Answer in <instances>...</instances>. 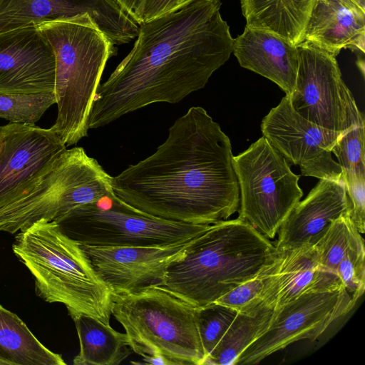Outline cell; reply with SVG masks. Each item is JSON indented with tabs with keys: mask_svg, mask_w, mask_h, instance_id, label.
<instances>
[{
	"mask_svg": "<svg viewBox=\"0 0 365 365\" xmlns=\"http://www.w3.org/2000/svg\"><path fill=\"white\" fill-rule=\"evenodd\" d=\"M220 0H196L139 24L133 47L96 91L89 128L203 88L229 59L234 38Z\"/></svg>",
	"mask_w": 365,
	"mask_h": 365,
	"instance_id": "cell-1",
	"label": "cell"
},
{
	"mask_svg": "<svg viewBox=\"0 0 365 365\" xmlns=\"http://www.w3.org/2000/svg\"><path fill=\"white\" fill-rule=\"evenodd\" d=\"M113 193L148 215L211 225L238 210L229 137L202 107L178 118L151 155L113 177Z\"/></svg>",
	"mask_w": 365,
	"mask_h": 365,
	"instance_id": "cell-2",
	"label": "cell"
},
{
	"mask_svg": "<svg viewBox=\"0 0 365 365\" xmlns=\"http://www.w3.org/2000/svg\"><path fill=\"white\" fill-rule=\"evenodd\" d=\"M277 254L268 238L248 223L239 218L222 220L195 237L154 287L202 307L259 275Z\"/></svg>",
	"mask_w": 365,
	"mask_h": 365,
	"instance_id": "cell-3",
	"label": "cell"
},
{
	"mask_svg": "<svg viewBox=\"0 0 365 365\" xmlns=\"http://www.w3.org/2000/svg\"><path fill=\"white\" fill-rule=\"evenodd\" d=\"M19 232L12 250L32 274L36 294L64 304L71 318L86 314L110 324L113 292L79 244L45 219Z\"/></svg>",
	"mask_w": 365,
	"mask_h": 365,
	"instance_id": "cell-4",
	"label": "cell"
},
{
	"mask_svg": "<svg viewBox=\"0 0 365 365\" xmlns=\"http://www.w3.org/2000/svg\"><path fill=\"white\" fill-rule=\"evenodd\" d=\"M36 26L55 55L58 114L51 128L66 146L76 145L88 136L96 91L116 48L88 14Z\"/></svg>",
	"mask_w": 365,
	"mask_h": 365,
	"instance_id": "cell-5",
	"label": "cell"
},
{
	"mask_svg": "<svg viewBox=\"0 0 365 365\" xmlns=\"http://www.w3.org/2000/svg\"><path fill=\"white\" fill-rule=\"evenodd\" d=\"M195 307L157 287L113 293L111 314L123 327L132 351L167 365H202L206 356Z\"/></svg>",
	"mask_w": 365,
	"mask_h": 365,
	"instance_id": "cell-6",
	"label": "cell"
},
{
	"mask_svg": "<svg viewBox=\"0 0 365 365\" xmlns=\"http://www.w3.org/2000/svg\"><path fill=\"white\" fill-rule=\"evenodd\" d=\"M113 177L81 147L66 149L14 202L0 208V231L14 234L34 222L53 221L113 192Z\"/></svg>",
	"mask_w": 365,
	"mask_h": 365,
	"instance_id": "cell-7",
	"label": "cell"
},
{
	"mask_svg": "<svg viewBox=\"0 0 365 365\" xmlns=\"http://www.w3.org/2000/svg\"><path fill=\"white\" fill-rule=\"evenodd\" d=\"M53 221L79 245L107 247H166L192 240L210 226L144 214L113 192L99 202L78 206Z\"/></svg>",
	"mask_w": 365,
	"mask_h": 365,
	"instance_id": "cell-8",
	"label": "cell"
},
{
	"mask_svg": "<svg viewBox=\"0 0 365 365\" xmlns=\"http://www.w3.org/2000/svg\"><path fill=\"white\" fill-rule=\"evenodd\" d=\"M233 164L240 187L237 218L273 239L303 196L299 176L264 136L233 156Z\"/></svg>",
	"mask_w": 365,
	"mask_h": 365,
	"instance_id": "cell-9",
	"label": "cell"
},
{
	"mask_svg": "<svg viewBox=\"0 0 365 365\" xmlns=\"http://www.w3.org/2000/svg\"><path fill=\"white\" fill-rule=\"evenodd\" d=\"M297 48L298 71L289 96L292 108L307 120L334 132L365 125L364 115L342 79L336 55L306 41Z\"/></svg>",
	"mask_w": 365,
	"mask_h": 365,
	"instance_id": "cell-10",
	"label": "cell"
},
{
	"mask_svg": "<svg viewBox=\"0 0 365 365\" xmlns=\"http://www.w3.org/2000/svg\"><path fill=\"white\" fill-rule=\"evenodd\" d=\"M355 304L343 285L300 295L273 309L267 330L243 351L235 365L256 364L293 342L316 339Z\"/></svg>",
	"mask_w": 365,
	"mask_h": 365,
	"instance_id": "cell-11",
	"label": "cell"
},
{
	"mask_svg": "<svg viewBox=\"0 0 365 365\" xmlns=\"http://www.w3.org/2000/svg\"><path fill=\"white\" fill-rule=\"evenodd\" d=\"M261 130L268 142L301 173L321 179L344 180L342 169L331 149L342 133L317 125L299 115L289 96L282 98L262 120Z\"/></svg>",
	"mask_w": 365,
	"mask_h": 365,
	"instance_id": "cell-12",
	"label": "cell"
},
{
	"mask_svg": "<svg viewBox=\"0 0 365 365\" xmlns=\"http://www.w3.org/2000/svg\"><path fill=\"white\" fill-rule=\"evenodd\" d=\"M51 127L11 123L0 126V208L16 200L66 148Z\"/></svg>",
	"mask_w": 365,
	"mask_h": 365,
	"instance_id": "cell-13",
	"label": "cell"
},
{
	"mask_svg": "<svg viewBox=\"0 0 365 365\" xmlns=\"http://www.w3.org/2000/svg\"><path fill=\"white\" fill-rule=\"evenodd\" d=\"M88 14L115 45L138 34V24L115 0H0V33Z\"/></svg>",
	"mask_w": 365,
	"mask_h": 365,
	"instance_id": "cell-14",
	"label": "cell"
},
{
	"mask_svg": "<svg viewBox=\"0 0 365 365\" xmlns=\"http://www.w3.org/2000/svg\"><path fill=\"white\" fill-rule=\"evenodd\" d=\"M53 50L36 26L0 33V95H36L55 90Z\"/></svg>",
	"mask_w": 365,
	"mask_h": 365,
	"instance_id": "cell-15",
	"label": "cell"
},
{
	"mask_svg": "<svg viewBox=\"0 0 365 365\" xmlns=\"http://www.w3.org/2000/svg\"><path fill=\"white\" fill-rule=\"evenodd\" d=\"M193 239L166 247L79 245L100 278L113 293L119 294L160 284L168 266L183 254Z\"/></svg>",
	"mask_w": 365,
	"mask_h": 365,
	"instance_id": "cell-16",
	"label": "cell"
},
{
	"mask_svg": "<svg viewBox=\"0 0 365 365\" xmlns=\"http://www.w3.org/2000/svg\"><path fill=\"white\" fill-rule=\"evenodd\" d=\"M344 180L321 179L299 201L279 229L274 245L277 252L316 245L331 223L349 212Z\"/></svg>",
	"mask_w": 365,
	"mask_h": 365,
	"instance_id": "cell-17",
	"label": "cell"
},
{
	"mask_svg": "<svg viewBox=\"0 0 365 365\" xmlns=\"http://www.w3.org/2000/svg\"><path fill=\"white\" fill-rule=\"evenodd\" d=\"M267 278L262 304L273 309L303 294L335 289L343 285L336 274L322 267L316 245L277 252L267 269Z\"/></svg>",
	"mask_w": 365,
	"mask_h": 365,
	"instance_id": "cell-18",
	"label": "cell"
},
{
	"mask_svg": "<svg viewBox=\"0 0 365 365\" xmlns=\"http://www.w3.org/2000/svg\"><path fill=\"white\" fill-rule=\"evenodd\" d=\"M240 65L275 83L290 96L294 91L299 56L297 46L270 31L245 26L233 41Z\"/></svg>",
	"mask_w": 365,
	"mask_h": 365,
	"instance_id": "cell-19",
	"label": "cell"
},
{
	"mask_svg": "<svg viewBox=\"0 0 365 365\" xmlns=\"http://www.w3.org/2000/svg\"><path fill=\"white\" fill-rule=\"evenodd\" d=\"M304 41L336 56L342 48L364 52L365 13L337 0H314Z\"/></svg>",
	"mask_w": 365,
	"mask_h": 365,
	"instance_id": "cell-20",
	"label": "cell"
},
{
	"mask_svg": "<svg viewBox=\"0 0 365 365\" xmlns=\"http://www.w3.org/2000/svg\"><path fill=\"white\" fill-rule=\"evenodd\" d=\"M240 2L247 26L274 33L294 46L304 41L314 0H241Z\"/></svg>",
	"mask_w": 365,
	"mask_h": 365,
	"instance_id": "cell-21",
	"label": "cell"
},
{
	"mask_svg": "<svg viewBox=\"0 0 365 365\" xmlns=\"http://www.w3.org/2000/svg\"><path fill=\"white\" fill-rule=\"evenodd\" d=\"M77 330L80 351L75 365H117L130 354L125 333H120L93 317H72Z\"/></svg>",
	"mask_w": 365,
	"mask_h": 365,
	"instance_id": "cell-22",
	"label": "cell"
},
{
	"mask_svg": "<svg viewBox=\"0 0 365 365\" xmlns=\"http://www.w3.org/2000/svg\"><path fill=\"white\" fill-rule=\"evenodd\" d=\"M61 355L44 346L26 324L0 304V365H65Z\"/></svg>",
	"mask_w": 365,
	"mask_h": 365,
	"instance_id": "cell-23",
	"label": "cell"
},
{
	"mask_svg": "<svg viewBox=\"0 0 365 365\" xmlns=\"http://www.w3.org/2000/svg\"><path fill=\"white\" fill-rule=\"evenodd\" d=\"M273 309L261 304L248 312H237L205 364L235 365L238 356L268 328Z\"/></svg>",
	"mask_w": 365,
	"mask_h": 365,
	"instance_id": "cell-24",
	"label": "cell"
},
{
	"mask_svg": "<svg viewBox=\"0 0 365 365\" xmlns=\"http://www.w3.org/2000/svg\"><path fill=\"white\" fill-rule=\"evenodd\" d=\"M55 93L0 95V118L11 123L35 124L56 103Z\"/></svg>",
	"mask_w": 365,
	"mask_h": 365,
	"instance_id": "cell-25",
	"label": "cell"
},
{
	"mask_svg": "<svg viewBox=\"0 0 365 365\" xmlns=\"http://www.w3.org/2000/svg\"><path fill=\"white\" fill-rule=\"evenodd\" d=\"M195 314L207 359L233 322L237 312L213 302L195 307Z\"/></svg>",
	"mask_w": 365,
	"mask_h": 365,
	"instance_id": "cell-26",
	"label": "cell"
},
{
	"mask_svg": "<svg viewBox=\"0 0 365 365\" xmlns=\"http://www.w3.org/2000/svg\"><path fill=\"white\" fill-rule=\"evenodd\" d=\"M355 230L349 212L340 216L331 223L316 245L320 264L324 269L336 274L338 265L346 253Z\"/></svg>",
	"mask_w": 365,
	"mask_h": 365,
	"instance_id": "cell-27",
	"label": "cell"
},
{
	"mask_svg": "<svg viewBox=\"0 0 365 365\" xmlns=\"http://www.w3.org/2000/svg\"><path fill=\"white\" fill-rule=\"evenodd\" d=\"M364 242L356 229L346 253L336 269L343 286L356 303L365 288Z\"/></svg>",
	"mask_w": 365,
	"mask_h": 365,
	"instance_id": "cell-28",
	"label": "cell"
},
{
	"mask_svg": "<svg viewBox=\"0 0 365 365\" xmlns=\"http://www.w3.org/2000/svg\"><path fill=\"white\" fill-rule=\"evenodd\" d=\"M365 125H357L342 133L331 153L338 159L343 176L365 177Z\"/></svg>",
	"mask_w": 365,
	"mask_h": 365,
	"instance_id": "cell-29",
	"label": "cell"
},
{
	"mask_svg": "<svg viewBox=\"0 0 365 365\" xmlns=\"http://www.w3.org/2000/svg\"><path fill=\"white\" fill-rule=\"evenodd\" d=\"M269 267L255 277L235 287L215 302L232 308L237 312L255 310L261 304L264 295Z\"/></svg>",
	"mask_w": 365,
	"mask_h": 365,
	"instance_id": "cell-30",
	"label": "cell"
},
{
	"mask_svg": "<svg viewBox=\"0 0 365 365\" xmlns=\"http://www.w3.org/2000/svg\"><path fill=\"white\" fill-rule=\"evenodd\" d=\"M349 202V216L361 234L365 231V178L343 176Z\"/></svg>",
	"mask_w": 365,
	"mask_h": 365,
	"instance_id": "cell-31",
	"label": "cell"
},
{
	"mask_svg": "<svg viewBox=\"0 0 365 365\" xmlns=\"http://www.w3.org/2000/svg\"><path fill=\"white\" fill-rule=\"evenodd\" d=\"M196 0H142L133 16L139 25L176 11Z\"/></svg>",
	"mask_w": 365,
	"mask_h": 365,
	"instance_id": "cell-32",
	"label": "cell"
},
{
	"mask_svg": "<svg viewBox=\"0 0 365 365\" xmlns=\"http://www.w3.org/2000/svg\"><path fill=\"white\" fill-rule=\"evenodd\" d=\"M122 9L133 19L135 13L142 0H115ZM134 20V19H133Z\"/></svg>",
	"mask_w": 365,
	"mask_h": 365,
	"instance_id": "cell-33",
	"label": "cell"
},
{
	"mask_svg": "<svg viewBox=\"0 0 365 365\" xmlns=\"http://www.w3.org/2000/svg\"><path fill=\"white\" fill-rule=\"evenodd\" d=\"M347 6L365 13V0H337Z\"/></svg>",
	"mask_w": 365,
	"mask_h": 365,
	"instance_id": "cell-34",
	"label": "cell"
}]
</instances>
